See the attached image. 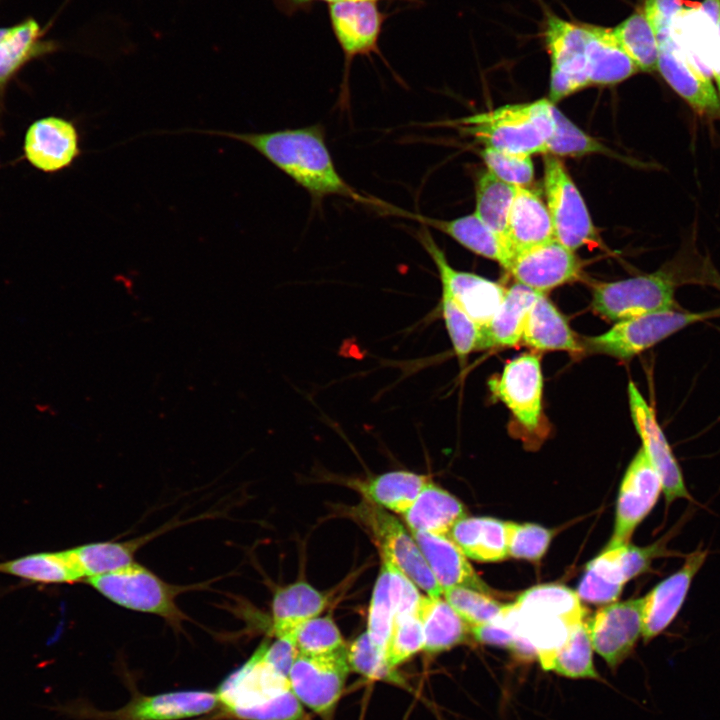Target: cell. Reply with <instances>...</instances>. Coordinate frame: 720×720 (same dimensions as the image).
I'll list each match as a JSON object with an SVG mask.
<instances>
[{
    "label": "cell",
    "mask_w": 720,
    "mask_h": 720,
    "mask_svg": "<svg viewBox=\"0 0 720 720\" xmlns=\"http://www.w3.org/2000/svg\"><path fill=\"white\" fill-rule=\"evenodd\" d=\"M430 480L427 475L398 470L358 483L357 487L367 501L403 515Z\"/></svg>",
    "instance_id": "cell-34"
},
{
    "label": "cell",
    "mask_w": 720,
    "mask_h": 720,
    "mask_svg": "<svg viewBox=\"0 0 720 720\" xmlns=\"http://www.w3.org/2000/svg\"><path fill=\"white\" fill-rule=\"evenodd\" d=\"M508 555L517 559L538 561L545 554L553 532L532 523L506 521Z\"/></svg>",
    "instance_id": "cell-46"
},
{
    "label": "cell",
    "mask_w": 720,
    "mask_h": 720,
    "mask_svg": "<svg viewBox=\"0 0 720 720\" xmlns=\"http://www.w3.org/2000/svg\"><path fill=\"white\" fill-rule=\"evenodd\" d=\"M298 654L294 636L277 638L271 645L266 644L264 657L279 672L288 676Z\"/></svg>",
    "instance_id": "cell-52"
},
{
    "label": "cell",
    "mask_w": 720,
    "mask_h": 720,
    "mask_svg": "<svg viewBox=\"0 0 720 720\" xmlns=\"http://www.w3.org/2000/svg\"><path fill=\"white\" fill-rule=\"evenodd\" d=\"M327 606V597L300 581L279 588L272 600V632L276 636H294L307 621L318 617Z\"/></svg>",
    "instance_id": "cell-27"
},
{
    "label": "cell",
    "mask_w": 720,
    "mask_h": 720,
    "mask_svg": "<svg viewBox=\"0 0 720 720\" xmlns=\"http://www.w3.org/2000/svg\"><path fill=\"white\" fill-rule=\"evenodd\" d=\"M543 37L551 58L549 100L554 103L589 86L583 23L548 13Z\"/></svg>",
    "instance_id": "cell-11"
},
{
    "label": "cell",
    "mask_w": 720,
    "mask_h": 720,
    "mask_svg": "<svg viewBox=\"0 0 720 720\" xmlns=\"http://www.w3.org/2000/svg\"><path fill=\"white\" fill-rule=\"evenodd\" d=\"M350 671L347 649L322 655L298 652L288 679L302 706L328 717L343 694Z\"/></svg>",
    "instance_id": "cell-10"
},
{
    "label": "cell",
    "mask_w": 720,
    "mask_h": 720,
    "mask_svg": "<svg viewBox=\"0 0 720 720\" xmlns=\"http://www.w3.org/2000/svg\"><path fill=\"white\" fill-rule=\"evenodd\" d=\"M518 283L543 292L577 279L581 263L556 239L515 255L507 270Z\"/></svg>",
    "instance_id": "cell-20"
},
{
    "label": "cell",
    "mask_w": 720,
    "mask_h": 720,
    "mask_svg": "<svg viewBox=\"0 0 720 720\" xmlns=\"http://www.w3.org/2000/svg\"><path fill=\"white\" fill-rule=\"evenodd\" d=\"M441 314L455 354L463 363L468 354L477 350L481 328L461 309L451 294L442 287Z\"/></svg>",
    "instance_id": "cell-43"
},
{
    "label": "cell",
    "mask_w": 720,
    "mask_h": 720,
    "mask_svg": "<svg viewBox=\"0 0 720 720\" xmlns=\"http://www.w3.org/2000/svg\"><path fill=\"white\" fill-rule=\"evenodd\" d=\"M709 551L701 545L685 555L684 562L642 597V638L645 643L664 632L678 616L693 579L704 565Z\"/></svg>",
    "instance_id": "cell-16"
},
{
    "label": "cell",
    "mask_w": 720,
    "mask_h": 720,
    "mask_svg": "<svg viewBox=\"0 0 720 720\" xmlns=\"http://www.w3.org/2000/svg\"><path fill=\"white\" fill-rule=\"evenodd\" d=\"M23 155L37 170L55 173L69 168L81 155L80 135L74 123L59 116L35 120L27 128Z\"/></svg>",
    "instance_id": "cell-19"
},
{
    "label": "cell",
    "mask_w": 720,
    "mask_h": 720,
    "mask_svg": "<svg viewBox=\"0 0 720 720\" xmlns=\"http://www.w3.org/2000/svg\"><path fill=\"white\" fill-rule=\"evenodd\" d=\"M218 699L207 691H178L143 697L127 711V720H180L212 711Z\"/></svg>",
    "instance_id": "cell-32"
},
{
    "label": "cell",
    "mask_w": 720,
    "mask_h": 720,
    "mask_svg": "<svg viewBox=\"0 0 720 720\" xmlns=\"http://www.w3.org/2000/svg\"><path fill=\"white\" fill-rule=\"evenodd\" d=\"M616 40L639 71L657 70L659 45L656 33L643 9H637L612 28Z\"/></svg>",
    "instance_id": "cell-37"
},
{
    "label": "cell",
    "mask_w": 720,
    "mask_h": 720,
    "mask_svg": "<svg viewBox=\"0 0 720 720\" xmlns=\"http://www.w3.org/2000/svg\"><path fill=\"white\" fill-rule=\"evenodd\" d=\"M0 98H2V96H1V95H0Z\"/></svg>",
    "instance_id": "cell-55"
},
{
    "label": "cell",
    "mask_w": 720,
    "mask_h": 720,
    "mask_svg": "<svg viewBox=\"0 0 720 720\" xmlns=\"http://www.w3.org/2000/svg\"><path fill=\"white\" fill-rule=\"evenodd\" d=\"M516 189V186L501 181L489 171L480 175L476 185L475 214L501 239L505 247Z\"/></svg>",
    "instance_id": "cell-36"
},
{
    "label": "cell",
    "mask_w": 720,
    "mask_h": 720,
    "mask_svg": "<svg viewBox=\"0 0 720 720\" xmlns=\"http://www.w3.org/2000/svg\"><path fill=\"white\" fill-rule=\"evenodd\" d=\"M544 191L557 241L574 252L598 241L597 231L578 188L564 164L551 154H546L544 158Z\"/></svg>",
    "instance_id": "cell-8"
},
{
    "label": "cell",
    "mask_w": 720,
    "mask_h": 720,
    "mask_svg": "<svg viewBox=\"0 0 720 720\" xmlns=\"http://www.w3.org/2000/svg\"><path fill=\"white\" fill-rule=\"evenodd\" d=\"M589 84L612 85L639 71L616 40L612 28L583 23Z\"/></svg>",
    "instance_id": "cell-24"
},
{
    "label": "cell",
    "mask_w": 720,
    "mask_h": 720,
    "mask_svg": "<svg viewBox=\"0 0 720 720\" xmlns=\"http://www.w3.org/2000/svg\"><path fill=\"white\" fill-rule=\"evenodd\" d=\"M555 129L546 142L545 154L554 156H582L607 153L608 149L573 124L555 105L553 106Z\"/></svg>",
    "instance_id": "cell-42"
},
{
    "label": "cell",
    "mask_w": 720,
    "mask_h": 720,
    "mask_svg": "<svg viewBox=\"0 0 720 720\" xmlns=\"http://www.w3.org/2000/svg\"><path fill=\"white\" fill-rule=\"evenodd\" d=\"M684 7L683 0H645L642 9L657 36L670 31L674 19Z\"/></svg>",
    "instance_id": "cell-51"
},
{
    "label": "cell",
    "mask_w": 720,
    "mask_h": 720,
    "mask_svg": "<svg viewBox=\"0 0 720 720\" xmlns=\"http://www.w3.org/2000/svg\"><path fill=\"white\" fill-rule=\"evenodd\" d=\"M708 72L715 82L720 100V23L715 26L708 54Z\"/></svg>",
    "instance_id": "cell-53"
},
{
    "label": "cell",
    "mask_w": 720,
    "mask_h": 720,
    "mask_svg": "<svg viewBox=\"0 0 720 720\" xmlns=\"http://www.w3.org/2000/svg\"><path fill=\"white\" fill-rule=\"evenodd\" d=\"M627 582L620 545L608 544L587 564L576 592L581 600L590 603H610L618 599Z\"/></svg>",
    "instance_id": "cell-33"
},
{
    "label": "cell",
    "mask_w": 720,
    "mask_h": 720,
    "mask_svg": "<svg viewBox=\"0 0 720 720\" xmlns=\"http://www.w3.org/2000/svg\"><path fill=\"white\" fill-rule=\"evenodd\" d=\"M417 239L435 263L441 287L480 328L487 325L500 307L506 289L477 274L454 269L427 226L417 232Z\"/></svg>",
    "instance_id": "cell-12"
},
{
    "label": "cell",
    "mask_w": 720,
    "mask_h": 720,
    "mask_svg": "<svg viewBox=\"0 0 720 720\" xmlns=\"http://www.w3.org/2000/svg\"><path fill=\"white\" fill-rule=\"evenodd\" d=\"M554 239V228L546 204L527 187H517L505 242L511 260L523 251Z\"/></svg>",
    "instance_id": "cell-21"
},
{
    "label": "cell",
    "mask_w": 720,
    "mask_h": 720,
    "mask_svg": "<svg viewBox=\"0 0 720 720\" xmlns=\"http://www.w3.org/2000/svg\"><path fill=\"white\" fill-rule=\"evenodd\" d=\"M407 216L424 226L439 230L473 253L498 262L508 270L511 257L501 239L475 214L452 220H440L405 212Z\"/></svg>",
    "instance_id": "cell-26"
},
{
    "label": "cell",
    "mask_w": 720,
    "mask_h": 720,
    "mask_svg": "<svg viewBox=\"0 0 720 720\" xmlns=\"http://www.w3.org/2000/svg\"><path fill=\"white\" fill-rule=\"evenodd\" d=\"M467 516L463 504L431 480L403 514L410 531L448 536L451 528Z\"/></svg>",
    "instance_id": "cell-29"
},
{
    "label": "cell",
    "mask_w": 720,
    "mask_h": 720,
    "mask_svg": "<svg viewBox=\"0 0 720 720\" xmlns=\"http://www.w3.org/2000/svg\"><path fill=\"white\" fill-rule=\"evenodd\" d=\"M393 621L394 607L390 592V574L387 565L382 561L371 597L366 633L373 645L384 654Z\"/></svg>",
    "instance_id": "cell-40"
},
{
    "label": "cell",
    "mask_w": 720,
    "mask_h": 720,
    "mask_svg": "<svg viewBox=\"0 0 720 720\" xmlns=\"http://www.w3.org/2000/svg\"><path fill=\"white\" fill-rule=\"evenodd\" d=\"M488 171L503 182L516 187H526L534 177L530 155L505 152L491 147L481 151Z\"/></svg>",
    "instance_id": "cell-48"
},
{
    "label": "cell",
    "mask_w": 720,
    "mask_h": 720,
    "mask_svg": "<svg viewBox=\"0 0 720 720\" xmlns=\"http://www.w3.org/2000/svg\"><path fill=\"white\" fill-rule=\"evenodd\" d=\"M492 394L500 399L515 418L529 431H534L540 419L543 378L539 357L523 354L503 368L498 377L488 381Z\"/></svg>",
    "instance_id": "cell-17"
},
{
    "label": "cell",
    "mask_w": 720,
    "mask_h": 720,
    "mask_svg": "<svg viewBox=\"0 0 720 720\" xmlns=\"http://www.w3.org/2000/svg\"><path fill=\"white\" fill-rule=\"evenodd\" d=\"M299 653L322 655L345 651L341 632L330 616L315 617L301 625L295 633Z\"/></svg>",
    "instance_id": "cell-45"
},
{
    "label": "cell",
    "mask_w": 720,
    "mask_h": 720,
    "mask_svg": "<svg viewBox=\"0 0 720 720\" xmlns=\"http://www.w3.org/2000/svg\"><path fill=\"white\" fill-rule=\"evenodd\" d=\"M663 492L662 481L642 447L623 477L617 504L614 532L609 545L630 542L637 526L645 519Z\"/></svg>",
    "instance_id": "cell-14"
},
{
    "label": "cell",
    "mask_w": 720,
    "mask_h": 720,
    "mask_svg": "<svg viewBox=\"0 0 720 720\" xmlns=\"http://www.w3.org/2000/svg\"><path fill=\"white\" fill-rule=\"evenodd\" d=\"M522 340L539 351L576 353L582 350L567 321L544 293L538 296L528 312Z\"/></svg>",
    "instance_id": "cell-31"
},
{
    "label": "cell",
    "mask_w": 720,
    "mask_h": 720,
    "mask_svg": "<svg viewBox=\"0 0 720 720\" xmlns=\"http://www.w3.org/2000/svg\"><path fill=\"white\" fill-rule=\"evenodd\" d=\"M423 645V628L417 613L395 616L385 650L388 667L396 670L423 650Z\"/></svg>",
    "instance_id": "cell-44"
},
{
    "label": "cell",
    "mask_w": 720,
    "mask_h": 720,
    "mask_svg": "<svg viewBox=\"0 0 720 720\" xmlns=\"http://www.w3.org/2000/svg\"><path fill=\"white\" fill-rule=\"evenodd\" d=\"M417 615L424 635L423 650L438 654L464 643L470 626L442 597L422 595Z\"/></svg>",
    "instance_id": "cell-30"
},
{
    "label": "cell",
    "mask_w": 720,
    "mask_h": 720,
    "mask_svg": "<svg viewBox=\"0 0 720 720\" xmlns=\"http://www.w3.org/2000/svg\"><path fill=\"white\" fill-rule=\"evenodd\" d=\"M0 573L32 583H73L83 578L71 550L40 552L0 563Z\"/></svg>",
    "instance_id": "cell-35"
},
{
    "label": "cell",
    "mask_w": 720,
    "mask_h": 720,
    "mask_svg": "<svg viewBox=\"0 0 720 720\" xmlns=\"http://www.w3.org/2000/svg\"><path fill=\"white\" fill-rule=\"evenodd\" d=\"M628 396L631 418L641 438V447L661 478L666 505L677 499L695 502L654 410L633 382H629Z\"/></svg>",
    "instance_id": "cell-13"
},
{
    "label": "cell",
    "mask_w": 720,
    "mask_h": 720,
    "mask_svg": "<svg viewBox=\"0 0 720 720\" xmlns=\"http://www.w3.org/2000/svg\"><path fill=\"white\" fill-rule=\"evenodd\" d=\"M354 515L374 538L382 557L403 571L426 595H443L415 539L396 517L367 500L354 509Z\"/></svg>",
    "instance_id": "cell-6"
},
{
    "label": "cell",
    "mask_w": 720,
    "mask_h": 720,
    "mask_svg": "<svg viewBox=\"0 0 720 720\" xmlns=\"http://www.w3.org/2000/svg\"><path fill=\"white\" fill-rule=\"evenodd\" d=\"M542 293L518 282L508 288L490 322L481 327L477 350L518 344L528 312Z\"/></svg>",
    "instance_id": "cell-25"
},
{
    "label": "cell",
    "mask_w": 720,
    "mask_h": 720,
    "mask_svg": "<svg viewBox=\"0 0 720 720\" xmlns=\"http://www.w3.org/2000/svg\"><path fill=\"white\" fill-rule=\"evenodd\" d=\"M470 632L472 637L478 642L509 649H512L514 644L519 640L516 632L505 619L503 611L497 619L490 623L470 627Z\"/></svg>",
    "instance_id": "cell-50"
},
{
    "label": "cell",
    "mask_w": 720,
    "mask_h": 720,
    "mask_svg": "<svg viewBox=\"0 0 720 720\" xmlns=\"http://www.w3.org/2000/svg\"><path fill=\"white\" fill-rule=\"evenodd\" d=\"M675 284L669 271L597 283L592 307L599 315L619 322L675 308Z\"/></svg>",
    "instance_id": "cell-5"
},
{
    "label": "cell",
    "mask_w": 720,
    "mask_h": 720,
    "mask_svg": "<svg viewBox=\"0 0 720 720\" xmlns=\"http://www.w3.org/2000/svg\"><path fill=\"white\" fill-rule=\"evenodd\" d=\"M593 649L611 668L618 667L642 635V598L608 604L588 620Z\"/></svg>",
    "instance_id": "cell-18"
},
{
    "label": "cell",
    "mask_w": 720,
    "mask_h": 720,
    "mask_svg": "<svg viewBox=\"0 0 720 720\" xmlns=\"http://www.w3.org/2000/svg\"><path fill=\"white\" fill-rule=\"evenodd\" d=\"M266 644L263 642L243 666L220 684L218 702L243 720H304L303 706L288 676L265 659Z\"/></svg>",
    "instance_id": "cell-2"
},
{
    "label": "cell",
    "mask_w": 720,
    "mask_h": 720,
    "mask_svg": "<svg viewBox=\"0 0 720 720\" xmlns=\"http://www.w3.org/2000/svg\"><path fill=\"white\" fill-rule=\"evenodd\" d=\"M443 596L470 627L494 621L505 606L492 598L489 593L464 586L444 589Z\"/></svg>",
    "instance_id": "cell-41"
},
{
    "label": "cell",
    "mask_w": 720,
    "mask_h": 720,
    "mask_svg": "<svg viewBox=\"0 0 720 720\" xmlns=\"http://www.w3.org/2000/svg\"><path fill=\"white\" fill-rule=\"evenodd\" d=\"M553 106L549 99L508 104L457 123L463 133L485 147L531 156L546 151L555 129Z\"/></svg>",
    "instance_id": "cell-3"
},
{
    "label": "cell",
    "mask_w": 720,
    "mask_h": 720,
    "mask_svg": "<svg viewBox=\"0 0 720 720\" xmlns=\"http://www.w3.org/2000/svg\"><path fill=\"white\" fill-rule=\"evenodd\" d=\"M712 312L675 309L659 311L616 322L607 332L587 338L585 345L598 353L630 359L685 327L702 321Z\"/></svg>",
    "instance_id": "cell-7"
},
{
    "label": "cell",
    "mask_w": 720,
    "mask_h": 720,
    "mask_svg": "<svg viewBox=\"0 0 720 720\" xmlns=\"http://www.w3.org/2000/svg\"><path fill=\"white\" fill-rule=\"evenodd\" d=\"M146 537L126 542H97L75 547L71 553L83 577L108 574L131 565Z\"/></svg>",
    "instance_id": "cell-38"
},
{
    "label": "cell",
    "mask_w": 720,
    "mask_h": 720,
    "mask_svg": "<svg viewBox=\"0 0 720 720\" xmlns=\"http://www.w3.org/2000/svg\"><path fill=\"white\" fill-rule=\"evenodd\" d=\"M549 670L571 679H600L593 662V646L588 620L572 627L570 633L555 654Z\"/></svg>",
    "instance_id": "cell-39"
},
{
    "label": "cell",
    "mask_w": 720,
    "mask_h": 720,
    "mask_svg": "<svg viewBox=\"0 0 720 720\" xmlns=\"http://www.w3.org/2000/svg\"><path fill=\"white\" fill-rule=\"evenodd\" d=\"M45 30L32 17L0 28V95L23 67L34 59L58 49V43L44 39Z\"/></svg>",
    "instance_id": "cell-23"
},
{
    "label": "cell",
    "mask_w": 720,
    "mask_h": 720,
    "mask_svg": "<svg viewBox=\"0 0 720 720\" xmlns=\"http://www.w3.org/2000/svg\"><path fill=\"white\" fill-rule=\"evenodd\" d=\"M442 590L464 586L490 593L462 550L446 535L411 531Z\"/></svg>",
    "instance_id": "cell-22"
},
{
    "label": "cell",
    "mask_w": 720,
    "mask_h": 720,
    "mask_svg": "<svg viewBox=\"0 0 720 720\" xmlns=\"http://www.w3.org/2000/svg\"><path fill=\"white\" fill-rule=\"evenodd\" d=\"M277 8L286 15H293L299 11H309L317 2H326L328 4L358 1V0H274ZM380 1V0H375ZM408 2H420L419 0H402Z\"/></svg>",
    "instance_id": "cell-54"
},
{
    "label": "cell",
    "mask_w": 720,
    "mask_h": 720,
    "mask_svg": "<svg viewBox=\"0 0 720 720\" xmlns=\"http://www.w3.org/2000/svg\"><path fill=\"white\" fill-rule=\"evenodd\" d=\"M329 21L344 55V74L339 103L344 108L349 99V71L357 56L381 55L378 41L387 15L378 1L358 0L329 4Z\"/></svg>",
    "instance_id": "cell-9"
},
{
    "label": "cell",
    "mask_w": 720,
    "mask_h": 720,
    "mask_svg": "<svg viewBox=\"0 0 720 720\" xmlns=\"http://www.w3.org/2000/svg\"><path fill=\"white\" fill-rule=\"evenodd\" d=\"M448 537L475 561L498 562L509 556L506 525L499 519L465 516L455 523Z\"/></svg>",
    "instance_id": "cell-28"
},
{
    "label": "cell",
    "mask_w": 720,
    "mask_h": 720,
    "mask_svg": "<svg viewBox=\"0 0 720 720\" xmlns=\"http://www.w3.org/2000/svg\"><path fill=\"white\" fill-rule=\"evenodd\" d=\"M657 70L670 87L698 113L720 115V100L712 78L675 42L670 31L657 35Z\"/></svg>",
    "instance_id": "cell-15"
},
{
    "label": "cell",
    "mask_w": 720,
    "mask_h": 720,
    "mask_svg": "<svg viewBox=\"0 0 720 720\" xmlns=\"http://www.w3.org/2000/svg\"><path fill=\"white\" fill-rule=\"evenodd\" d=\"M87 582L112 602L127 609L161 616L174 627H179L186 618L176 604V597L191 587L166 583L137 563L87 578Z\"/></svg>",
    "instance_id": "cell-4"
},
{
    "label": "cell",
    "mask_w": 720,
    "mask_h": 720,
    "mask_svg": "<svg viewBox=\"0 0 720 720\" xmlns=\"http://www.w3.org/2000/svg\"><path fill=\"white\" fill-rule=\"evenodd\" d=\"M240 141L262 155L275 167L305 189L313 202L328 196L351 198L371 203L358 194L338 172L320 124L261 133L198 131Z\"/></svg>",
    "instance_id": "cell-1"
},
{
    "label": "cell",
    "mask_w": 720,
    "mask_h": 720,
    "mask_svg": "<svg viewBox=\"0 0 720 720\" xmlns=\"http://www.w3.org/2000/svg\"><path fill=\"white\" fill-rule=\"evenodd\" d=\"M347 661L351 671L366 678L400 683L395 670L388 667L385 654L373 645L366 632L347 647Z\"/></svg>",
    "instance_id": "cell-47"
},
{
    "label": "cell",
    "mask_w": 720,
    "mask_h": 720,
    "mask_svg": "<svg viewBox=\"0 0 720 720\" xmlns=\"http://www.w3.org/2000/svg\"><path fill=\"white\" fill-rule=\"evenodd\" d=\"M390 574V592L394 607V617L417 613L422 595L418 586L390 560L382 557Z\"/></svg>",
    "instance_id": "cell-49"
}]
</instances>
